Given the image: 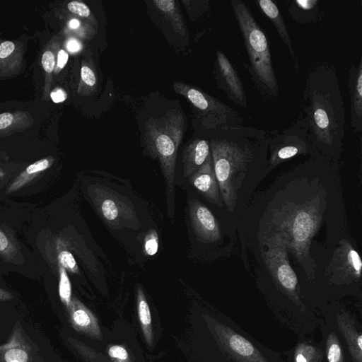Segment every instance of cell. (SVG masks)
Masks as SVG:
<instances>
[{
  "mask_svg": "<svg viewBox=\"0 0 362 362\" xmlns=\"http://www.w3.org/2000/svg\"><path fill=\"white\" fill-rule=\"evenodd\" d=\"M187 125L185 114L178 108L169 110L160 117H151L145 124L146 147L158 160L169 194L174 189L176 157Z\"/></svg>",
  "mask_w": 362,
  "mask_h": 362,
  "instance_id": "cell-1",
  "label": "cell"
},
{
  "mask_svg": "<svg viewBox=\"0 0 362 362\" xmlns=\"http://www.w3.org/2000/svg\"><path fill=\"white\" fill-rule=\"evenodd\" d=\"M231 4L257 79L267 90L276 92L277 82L264 33L245 3L233 0Z\"/></svg>",
  "mask_w": 362,
  "mask_h": 362,
  "instance_id": "cell-2",
  "label": "cell"
},
{
  "mask_svg": "<svg viewBox=\"0 0 362 362\" xmlns=\"http://www.w3.org/2000/svg\"><path fill=\"white\" fill-rule=\"evenodd\" d=\"M320 215L317 207L307 203L289 211L283 221V233L288 242V249L296 256L308 274H313V262L310 256V241L317 232Z\"/></svg>",
  "mask_w": 362,
  "mask_h": 362,
  "instance_id": "cell-3",
  "label": "cell"
},
{
  "mask_svg": "<svg viewBox=\"0 0 362 362\" xmlns=\"http://www.w3.org/2000/svg\"><path fill=\"white\" fill-rule=\"evenodd\" d=\"M211 149L219 191L228 209L233 211L236 202L235 175L245 167L249 155L235 144L226 140H212Z\"/></svg>",
  "mask_w": 362,
  "mask_h": 362,
  "instance_id": "cell-4",
  "label": "cell"
},
{
  "mask_svg": "<svg viewBox=\"0 0 362 362\" xmlns=\"http://www.w3.org/2000/svg\"><path fill=\"white\" fill-rule=\"evenodd\" d=\"M88 194L99 215L112 228L139 229L141 222L135 208L124 197L98 185H90Z\"/></svg>",
  "mask_w": 362,
  "mask_h": 362,
  "instance_id": "cell-5",
  "label": "cell"
},
{
  "mask_svg": "<svg viewBox=\"0 0 362 362\" xmlns=\"http://www.w3.org/2000/svg\"><path fill=\"white\" fill-rule=\"evenodd\" d=\"M267 250L264 253L265 264L273 277L287 291H295L298 279L288 259V242L285 235L279 232L266 242Z\"/></svg>",
  "mask_w": 362,
  "mask_h": 362,
  "instance_id": "cell-6",
  "label": "cell"
},
{
  "mask_svg": "<svg viewBox=\"0 0 362 362\" xmlns=\"http://www.w3.org/2000/svg\"><path fill=\"white\" fill-rule=\"evenodd\" d=\"M173 89L186 98L198 112L202 113L204 119L209 120V124H226L228 117L236 115V112L221 101L188 84L175 82Z\"/></svg>",
  "mask_w": 362,
  "mask_h": 362,
  "instance_id": "cell-7",
  "label": "cell"
},
{
  "mask_svg": "<svg viewBox=\"0 0 362 362\" xmlns=\"http://www.w3.org/2000/svg\"><path fill=\"white\" fill-rule=\"evenodd\" d=\"M361 267L362 262L358 253L346 240H342L327 271L335 278L358 279L361 274Z\"/></svg>",
  "mask_w": 362,
  "mask_h": 362,
  "instance_id": "cell-8",
  "label": "cell"
},
{
  "mask_svg": "<svg viewBox=\"0 0 362 362\" xmlns=\"http://www.w3.org/2000/svg\"><path fill=\"white\" fill-rule=\"evenodd\" d=\"M189 214L194 232L202 242H215L220 239L218 221L211 211L197 199L189 202Z\"/></svg>",
  "mask_w": 362,
  "mask_h": 362,
  "instance_id": "cell-9",
  "label": "cell"
},
{
  "mask_svg": "<svg viewBox=\"0 0 362 362\" xmlns=\"http://www.w3.org/2000/svg\"><path fill=\"white\" fill-rule=\"evenodd\" d=\"M37 357L17 322L7 342L0 345V362H36Z\"/></svg>",
  "mask_w": 362,
  "mask_h": 362,
  "instance_id": "cell-10",
  "label": "cell"
},
{
  "mask_svg": "<svg viewBox=\"0 0 362 362\" xmlns=\"http://www.w3.org/2000/svg\"><path fill=\"white\" fill-rule=\"evenodd\" d=\"M67 312L69 322L74 329L90 338L102 340V332L97 317L76 296H72Z\"/></svg>",
  "mask_w": 362,
  "mask_h": 362,
  "instance_id": "cell-11",
  "label": "cell"
},
{
  "mask_svg": "<svg viewBox=\"0 0 362 362\" xmlns=\"http://www.w3.org/2000/svg\"><path fill=\"white\" fill-rule=\"evenodd\" d=\"M189 181L209 202L222 206L211 153L204 164L189 177Z\"/></svg>",
  "mask_w": 362,
  "mask_h": 362,
  "instance_id": "cell-12",
  "label": "cell"
},
{
  "mask_svg": "<svg viewBox=\"0 0 362 362\" xmlns=\"http://www.w3.org/2000/svg\"><path fill=\"white\" fill-rule=\"evenodd\" d=\"M311 124L320 140L327 143L332 141V133L335 130L333 114L330 113L325 100L315 95L312 107Z\"/></svg>",
  "mask_w": 362,
  "mask_h": 362,
  "instance_id": "cell-13",
  "label": "cell"
},
{
  "mask_svg": "<svg viewBox=\"0 0 362 362\" xmlns=\"http://www.w3.org/2000/svg\"><path fill=\"white\" fill-rule=\"evenodd\" d=\"M209 142L204 139H194L185 148L182 153L183 175L189 177L206 161L210 154Z\"/></svg>",
  "mask_w": 362,
  "mask_h": 362,
  "instance_id": "cell-14",
  "label": "cell"
},
{
  "mask_svg": "<svg viewBox=\"0 0 362 362\" xmlns=\"http://www.w3.org/2000/svg\"><path fill=\"white\" fill-rule=\"evenodd\" d=\"M23 46L17 42H0V75L16 74L23 65Z\"/></svg>",
  "mask_w": 362,
  "mask_h": 362,
  "instance_id": "cell-15",
  "label": "cell"
},
{
  "mask_svg": "<svg viewBox=\"0 0 362 362\" xmlns=\"http://www.w3.org/2000/svg\"><path fill=\"white\" fill-rule=\"evenodd\" d=\"M217 62L227 90L241 105L246 106L245 95L243 83L228 58L221 51L217 52Z\"/></svg>",
  "mask_w": 362,
  "mask_h": 362,
  "instance_id": "cell-16",
  "label": "cell"
},
{
  "mask_svg": "<svg viewBox=\"0 0 362 362\" xmlns=\"http://www.w3.org/2000/svg\"><path fill=\"white\" fill-rule=\"evenodd\" d=\"M33 124V118L27 111L18 110L0 114V137L24 131Z\"/></svg>",
  "mask_w": 362,
  "mask_h": 362,
  "instance_id": "cell-17",
  "label": "cell"
},
{
  "mask_svg": "<svg viewBox=\"0 0 362 362\" xmlns=\"http://www.w3.org/2000/svg\"><path fill=\"white\" fill-rule=\"evenodd\" d=\"M54 161L52 156L42 158L28 165L22 171L8 187L6 193L11 194L20 190L37 177L42 172L49 168Z\"/></svg>",
  "mask_w": 362,
  "mask_h": 362,
  "instance_id": "cell-18",
  "label": "cell"
},
{
  "mask_svg": "<svg viewBox=\"0 0 362 362\" xmlns=\"http://www.w3.org/2000/svg\"><path fill=\"white\" fill-rule=\"evenodd\" d=\"M351 113L353 126L356 130L361 129L362 119V66L359 63L357 71L350 78Z\"/></svg>",
  "mask_w": 362,
  "mask_h": 362,
  "instance_id": "cell-19",
  "label": "cell"
},
{
  "mask_svg": "<svg viewBox=\"0 0 362 362\" xmlns=\"http://www.w3.org/2000/svg\"><path fill=\"white\" fill-rule=\"evenodd\" d=\"M136 308L138 318L145 341L151 346L153 342L152 319L148 303L141 286H138L136 288Z\"/></svg>",
  "mask_w": 362,
  "mask_h": 362,
  "instance_id": "cell-20",
  "label": "cell"
},
{
  "mask_svg": "<svg viewBox=\"0 0 362 362\" xmlns=\"http://www.w3.org/2000/svg\"><path fill=\"white\" fill-rule=\"evenodd\" d=\"M153 3L160 12L170 23L173 30L181 35L187 34L185 21L179 5L174 0H153Z\"/></svg>",
  "mask_w": 362,
  "mask_h": 362,
  "instance_id": "cell-21",
  "label": "cell"
},
{
  "mask_svg": "<svg viewBox=\"0 0 362 362\" xmlns=\"http://www.w3.org/2000/svg\"><path fill=\"white\" fill-rule=\"evenodd\" d=\"M257 3L262 12L274 23L281 40L287 45L291 56L296 61L288 33L276 5L270 0H259L257 1Z\"/></svg>",
  "mask_w": 362,
  "mask_h": 362,
  "instance_id": "cell-22",
  "label": "cell"
},
{
  "mask_svg": "<svg viewBox=\"0 0 362 362\" xmlns=\"http://www.w3.org/2000/svg\"><path fill=\"white\" fill-rule=\"evenodd\" d=\"M0 257L9 263L22 264V255L18 242L10 231L1 226Z\"/></svg>",
  "mask_w": 362,
  "mask_h": 362,
  "instance_id": "cell-23",
  "label": "cell"
},
{
  "mask_svg": "<svg viewBox=\"0 0 362 362\" xmlns=\"http://www.w3.org/2000/svg\"><path fill=\"white\" fill-rule=\"evenodd\" d=\"M97 87V76L93 64L83 59L81 63V78L78 93L83 95L92 94Z\"/></svg>",
  "mask_w": 362,
  "mask_h": 362,
  "instance_id": "cell-24",
  "label": "cell"
},
{
  "mask_svg": "<svg viewBox=\"0 0 362 362\" xmlns=\"http://www.w3.org/2000/svg\"><path fill=\"white\" fill-rule=\"evenodd\" d=\"M226 340L228 347L236 354L248 359L256 356L253 345L241 335L235 333L228 334Z\"/></svg>",
  "mask_w": 362,
  "mask_h": 362,
  "instance_id": "cell-25",
  "label": "cell"
},
{
  "mask_svg": "<svg viewBox=\"0 0 362 362\" xmlns=\"http://www.w3.org/2000/svg\"><path fill=\"white\" fill-rule=\"evenodd\" d=\"M56 54L54 49L48 48L44 51L41 58V64L45 74V88H44V98L47 100L48 94L49 93L52 74L56 66Z\"/></svg>",
  "mask_w": 362,
  "mask_h": 362,
  "instance_id": "cell-26",
  "label": "cell"
},
{
  "mask_svg": "<svg viewBox=\"0 0 362 362\" xmlns=\"http://www.w3.org/2000/svg\"><path fill=\"white\" fill-rule=\"evenodd\" d=\"M59 271V296L66 310H69L72 298L71 285L67 271L58 264Z\"/></svg>",
  "mask_w": 362,
  "mask_h": 362,
  "instance_id": "cell-27",
  "label": "cell"
},
{
  "mask_svg": "<svg viewBox=\"0 0 362 362\" xmlns=\"http://www.w3.org/2000/svg\"><path fill=\"white\" fill-rule=\"evenodd\" d=\"M57 250L58 264H60L70 273L78 274V267L71 252L64 247L62 243L57 244Z\"/></svg>",
  "mask_w": 362,
  "mask_h": 362,
  "instance_id": "cell-28",
  "label": "cell"
},
{
  "mask_svg": "<svg viewBox=\"0 0 362 362\" xmlns=\"http://www.w3.org/2000/svg\"><path fill=\"white\" fill-rule=\"evenodd\" d=\"M159 238L156 230L150 229L147 232L144 242V252L148 256H153L158 252Z\"/></svg>",
  "mask_w": 362,
  "mask_h": 362,
  "instance_id": "cell-29",
  "label": "cell"
},
{
  "mask_svg": "<svg viewBox=\"0 0 362 362\" xmlns=\"http://www.w3.org/2000/svg\"><path fill=\"white\" fill-rule=\"evenodd\" d=\"M107 354L112 362H132L127 349L119 344H112L107 349Z\"/></svg>",
  "mask_w": 362,
  "mask_h": 362,
  "instance_id": "cell-30",
  "label": "cell"
},
{
  "mask_svg": "<svg viewBox=\"0 0 362 362\" xmlns=\"http://www.w3.org/2000/svg\"><path fill=\"white\" fill-rule=\"evenodd\" d=\"M298 152L299 148L296 146H284L273 153L271 158V163L277 165L280 162L297 155Z\"/></svg>",
  "mask_w": 362,
  "mask_h": 362,
  "instance_id": "cell-31",
  "label": "cell"
},
{
  "mask_svg": "<svg viewBox=\"0 0 362 362\" xmlns=\"http://www.w3.org/2000/svg\"><path fill=\"white\" fill-rule=\"evenodd\" d=\"M327 356L328 362H342L341 349L334 335H331L327 341Z\"/></svg>",
  "mask_w": 362,
  "mask_h": 362,
  "instance_id": "cell-32",
  "label": "cell"
},
{
  "mask_svg": "<svg viewBox=\"0 0 362 362\" xmlns=\"http://www.w3.org/2000/svg\"><path fill=\"white\" fill-rule=\"evenodd\" d=\"M68 10L80 17L88 18L91 13L89 7L83 2L72 1L67 4Z\"/></svg>",
  "mask_w": 362,
  "mask_h": 362,
  "instance_id": "cell-33",
  "label": "cell"
},
{
  "mask_svg": "<svg viewBox=\"0 0 362 362\" xmlns=\"http://www.w3.org/2000/svg\"><path fill=\"white\" fill-rule=\"evenodd\" d=\"M69 59V54L66 51L63 49H59L56 60V66L54 73H59L66 64Z\"/></svg>",
  "mask_w": 362,
  "mask_h": 362,
  "instance_id": "cell-34",
  "label": "cell"
},
{
  "mask_svg": "<svg viewBox=\"0 0 362 362\" xmlns=\"http://www.w3.org/2000/svg\"><path fill=\"white\" fill-rule=\"evenodd\" d=\"M49 97L55 103L64 102L67 98V93L61 88H56L49 93Z\"/></svg>",
  "mask_w": 362,
  "mask_h": 362,
  "instance_id": "cell-35",
  "label": "cell"
},
{
  "mask_svg": "<svg viewBox=\"0 0 362 362\" xmlns=\"http://www.w3.org/2000/svg\"><path fill=\"white\" fill-rule=\"evenodd\" d=\"M66 47L71 54H76L81 50L83 46L78 39L70 37L66 42Z\"/></svg>",
  "mask_w": 362,
  "mask_h": 362,
  "instance_id": "cell-36",
  "label": "cell"
},
{
  "mask_svg": "<svg viewBox=\"0 0 362 362\" xmlns=\"http://www.w3.org/2000/svg\"><path fill=\"white\" fill-rule=\"evenodd\" d=\"M296 3L298 5V6H300L303 9L308 10V9L313 8L315 6V4L317 3V1H313V0H311V1L305 0V1H296Z\"/></svg>",
  "mask_w": 362,
  "mask_h": 362,
  "instance_id": "cell-37",
  "label": "cell"
},
{
  "mask_svg": "<svg viewBox=\"0 0 362 362\" xmlns=\"http://www.w3.org/2000/svg\"><path fill=\"white\" fill-rule=\"evenodd\" d=\"M14 298L13 295L2 288H0V302L11 300Z\"/></svg>",
  "mask_w": 362,
  "mask_h": 362,
  "instance_id": "cell-38",
  "label": "cell"
},
{
  "mask_svg": "<svg viewBox=\"0 0 362 362\" xmlns=\"http://www.w3.org/2000/svg\"><path fill=\"white\" fill-rule=\"evenodd\" d=\"M308 358L305 352L304 353L302 350L297 351L295 358V362H308Z\"/></svg>",
  "mask_w": 362,
  "mask_h": 362,
  "instance_id": "cell-39",
  "label": "cell"
},
{
  "mask_svg": "<svg viewBox=\"0 0 362 362\" xmlns=\"http://www.w3.org/2000/svg\"><path fill=\"white\" fill-rule=\"evenodd\" d=\"M69 26L71 29H77L80 26V21L78 19L73 18L69 22Z\"/></svg>",
  "mask_w": 362,
  "mask_h": 362,
  "instance_id": "cell-40",
  "label": "cell"
}]
</instances>
